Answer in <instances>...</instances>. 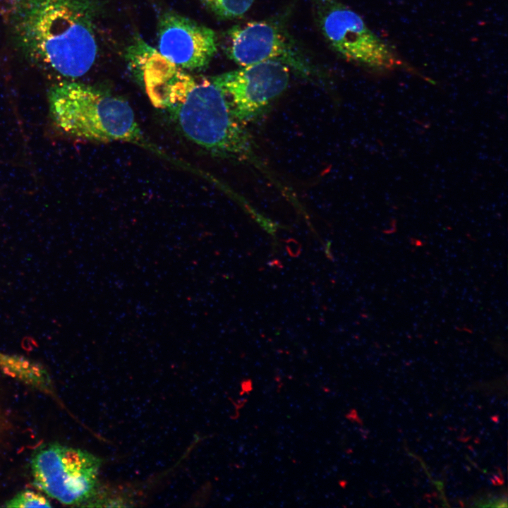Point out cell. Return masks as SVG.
I'll return each instance as SVG.
<instances>
[{
  "label": "cell",
  "instance_id": "1",
  "mask_svg": "<svg viewBox=\"0 0 508 508\" xmlns=\"http://www.w3.org/2000/svg\"><path fill=\"white\" fill-rule=\"evenodd\" d=\"M153 105L165 111L182 134L210 154L274 175L260 156L252 135L231 114L210 78H198L143 42L128 54Z\"/></svg>",
  "mask_w": 508,
  "mask_h": 508
},
{
  "label": "cell",
  "instance_id": "2",
  "mask_svg": "<svg viewBox=\"0 0 508 508\" xmlns=\"http://www.w3.org/2000/svg\"><path fill=\"white\" fill-rule=\"evenodd\" d=\"M95 0H6V21L14 45L30 63L68 80L86 74L97 43Z\"/></svg>",
  "mask_w": 508,
  "mask_h": 508
},
{
  "label": "cell",
  "instance_id": "3",
  "mask_svg": "<svg viewBox=\"0 0 508 508\" xmlns=\"http://www.w3.org/2000/svg\"><path fill=\"white\" fill-rule=\"evenodd\" d=\"M47 100L52 123L68 137L100 143L143 138L129 103L96 87L64 80L51 86Z\"/></svg>",
  "mask_w": 508,
  "mask_h": 508
},
{
  "label": "cell",
  "instance_id": "4",
  "mask_svg": "<svg viewBox=\"0 0 508 508\" xmlns=\"http://www.w3.org/2000/svg\"><path fill=\"white\" fill-rule=\"evenodd\" d=\"M313 11L325 40L346 60L376 71H391L401 66V60L390 47L344 4L313 0Z\"/></svg>",
  "mask_w": 508,
  "mask_h": 508
},
{
  "label": "cell",
  "instance_id": "5",
  "mask_svg": "<svg viewBox=\"0 0 508 508\" xmlns=\"http://www.w3.org/2000/svg\"><path fill=\"white\" fill-rule=\"evenodd\" d=\"M102 460L93 454L59 443L37 448L31 458L35 485L65 504H79L96 491Z\"/></svg>",
  "mask_w": 508,
  "mask_h": 508
},
{
  "label": "cell",
  "instance_id": "6",
  "mask_svg": "<svg viewBox=\"0 0 508 508\" xmlns=\"http://www.w3.org/2000/svg\"><path fill=\"white\" fill-rule=\"evenodd\" d=\"M290 68L265 61L210 78L223 93L232 115L241 123L262 117L286 90Z\"/></svg>",
  "mask_w": 508,
  "mask_h": 508
},
{
  "label": "cell",
  "instance_id": "7",
  "mask_svg": "<svg viewBox=\"0 0 508 508\" xmlns=\"http://www.w3.org/2000/svg\"><path fill=\"white\" fill-rule=\"evenodd\" d=\"M226 52L240 66L274 60L308 79L317 73L287 30L276 20H255L233 26L226 33Z\"/></svg>",
  "mask_w": 508,
  "mask_h": 508
},
{
  "label": "cell",
  "instance_id": "8",
  "mask_svg": "<svg viewBox=\"0 0 508 508\" xmlns=\"http://www.w3.org/2000/svg\"><path fill=\"white\" fill-rule=\"evenodd\" d=\"M157 41L158 52L185 71L206 68L217 51L213 30L174 12L160 16Z\"/></svg>",
  "mask_w": 508,
  "mask_h": 508
},
{
  "label": "cell",
  "instance_id": "9",
  "mask_svg": "<svg viewBox=\"0 0 508 508\" xmlns=\"http://www.w3.org/2000/svg\"><path fill=\"white\" fill-rule=\"evenodd\" d=\"M215 14L224 18L243 16L251 7L254 0H202Z\"/></svg>",
  "mask_w": 508,
  "mask_h": 508
},
{
  "label": "cell",
  "instance_id": "10",
  "mask_svg": "<svg viewBox=\"0 0 508 508\" xmlns=\"http://www.w3.org/2000/svg\"><path fill=\"white\" fill-rule=\"evenodd\" d=\"M7 507H50L52 504L43 495L30 490L19 492L5 504Z\"/></svg>",
  "mask_w": 508,
  "mask_h": 508
},
{
  "label": "cell",
  "instance_id": "11",
  "mask_svg": "<svg viewBox=\"0 0 508 508\" xmlns=\"http://www.w3.org/2000/svg\"><path fill=\"white\" fill-rule=\"evenodd\" d=\"M286 249L288 254L293 257H298L301 252V245L294 238H289L286 241Z\"/></svg>",
  "mask_w": 508,
  "mask_h": 508
}]
</instances>
